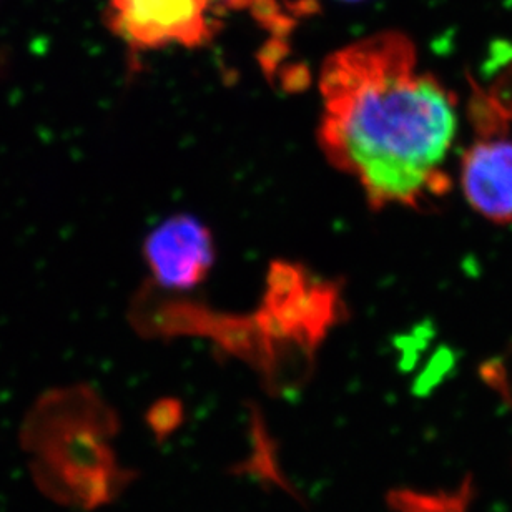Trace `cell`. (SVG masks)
I'll list each match as a JSON object with an SVG mask.
<instances>
[{
	"label": "cell",
	"instance_id": "1",
	"mask_svg": "<svg viewBox=\"0 0 512 512\" xmlns=\"http://www.w3.org/2000/svg\"><path fill=\"white\" fill-rule=\"evenodd\" d=\"M318 85L321 150L371 207L418 208L446 193L458 109L419 69L413 40L388 30L346 45L326 57Z\"/></svg>",
	"mask_w": 512,
	"mask_h": 512
},
{
	"label": "cell",
	"instance_id": "2",
	"mask_svg": "<svg viewBox=\"0 0 512 512\" xmlns=\"http://www.w3.org/2000/svg\"><path fill=\"white\" fill-rule=\"evenodd\" d=\"M215 0H109L110 29L135 50L195 49L212 40Z\"/></svg>",
	"mask_w": 512,
	"mask_h": 512
},
{
	"label": "cell",
	"instance_id": "3",
	"mask_svg": "<svg viewBox=\"0 0 512 512\" xmlns=\"http://www.w3.org/2000/svg\"><path fill=\"white\" fill-rule=\"evenodd\" d=\"M143 255L153 280L165 288L200 285L215 263V240L200 220L177 215L160 223L145 240Z\"/></svg>",
	"mask_w": 512,
	"mask_h": 512
},
{
	"label": "cell",
	"instance_id": "4",
	"mask_svg": "<svg viewBox=\"0 0 512 512\" xmlns=\"http://www.w3.org/2000/svg\"><path fill=\"white\" fill-rule=\"evenodd\" d=\"M461 188L474 212L489 222L512 223V140L486 135L464 153Z\"/></svg>",
	"mask_w": 512,
	"mask_h": 512
},
{
	"label": "cell",
	"instance_id": "5",
	"mask_svg": "<svg viewBox=\"0 0 512 512\" xmlns=\"http://www.w3.org/2000/svg\"><path fill=\"white\" fill-rule=\"evenodd\" d=\"M250 434H252V454L242 464H238L235 473L245 474L260 483L283 489L291 496H295V489L281 471L275 443L271 439L270 431L266 429L265 419L258 408L253 409L250 414Z\"/></svg>",
	"mask_w": 512,
	"mask_h": 512
},
{
	"label": "cell",
	"instance_id": "6",
	"mask_svg": "<svg viewBox=\"0 0 512 512\" xmlns=\"http://www.w3.org/2000/svg\"><path fill=\"white\" fill-rule=\"evenodd\" d=\"M183 421H185V408L180 399H158L148 409V428L158 443L167 441L173 433H177V429H180Z\"/></svg>",
	"mask_w": 512,
	"mask_h": 512
},
{
	"label": "cell",
	"instance_id": "7",
	"mask_svg": "<svg viewBox=\"0 0 512 512\" xmlns=\"http://www.w3.org/2000/svg\"><path fill=\"white\" fill-rule=\"evenodd\" d=\"M345 2H360V0H345Z\"/></svg>",
	"mask_w": 512,
	"mask_h": 512
}]
</instances>
